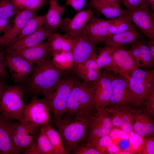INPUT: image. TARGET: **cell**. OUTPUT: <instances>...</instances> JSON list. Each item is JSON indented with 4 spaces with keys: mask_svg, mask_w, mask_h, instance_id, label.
Segmentation results:
<instances>
[{
    "mask_svg": "<svg viewBox=\"0 0 154 154\" xmlns=\"http://www.w3.org/2000/svg\"><path fill=\"white\" fill-rule=\"evenodd\" d=\"M5 85L4 79L0 78V96Z\"/></svg>",
    "mask_w": 154,
    "mask_h": 154,
    "instance_id": "54",
    "label": "cell"
},
{
    "mask_svg": "<svg viewBox=\"0 0 154 154\" xmlns=\"http://www.w3.org/2000/svg\"><path fill=\"white\" fill-rule=\"evenodd\" d=\"M119 151L131 152V145L129 139H120L114 143Z\"/></svg>",
    "mask_w": 154,
    "mask_h": 154,
    "instance_id": "47",
    "label": "cell"
},
{
    "mask_svg": "<svg viewBox=\"0 0 154 154\" xmlns=\"http://www.w3.org/2000/svg\"><path fill=\"white\" fill-rule=\"evenodd\" d=\"M25 91L22 84L5 85L0 96V113L12 120L23 121Z\"/></svg>",
    "mask_w": 154,
    "mask_h": 154,
    "instance_id": "5",
    "label": "cell"
},
{
    "mask_svg": "<svg viewBox=\"0 0 154 154\" xmlns=\"http://www.w3.org/2000/svg\"><path fill=\"white\" fill-rule=\"evenodd\" d=\"M46 42L51 57L58 52L71 51V38H66L58 33H53L47 38Z\"/></svg>",
    "mask_w": 154,
    "mask_h": 154,
    "instance_id": "27",
    "label": "cell"
},
{
    "mask_svg": "<svg viewBox=\"0 0 154 154\" xmlns=\"http://www.w3.org/2000/svg\"><path fill=\"white\" fill-rule=\"evenodd\" d=\"M14 5L18 9H23L24 5L27 0H11Z\"/></svg>",
    "mask_w": 154,
    "mask_h": 154,
    "instance_id": "52",
    "label": "cell"
},
{
    "mask_svg": "<svg viewBox=\"0 0 154 154\" xmlns=\"http://www.w3.org/2000/svg\"><path fill=\"white\" fill-rule=\"evenodd\" d=\"M108 110L112 128L121 129L122 117L121 106H112Z\"/></svg>",
    "mask_w": 154,
    "mask_h": 154,
    "instance_id": "41",
    "label": "cell"
},
{
    "mask_svg": "<svg viewBox=\"0 0 154 154\" xmlns=\"http://www.w3.org/2000/svg\"><path fill=\"white\" fill-rule=\"evenodd\" d=\"M90 113L61 117L52 122L62 139L68 154H70L72 150L79 143L88 138V119Z\"/></svg>",
    "mask_w": 154,
    "mask_h": 154,
    "instance_id": "2",
    "label": "cell"
},
{
    "mask_svg": "<svg viewBox=\"0 0 154 154\" xmlns=\"http://www.w3.org/2000/svg\"><path fill=\"white\" fill-rule=\"evenodd\" d=\"M4 62L15 82L23 84L29 78L35 66L34 63L20 57L5 53Z\"/></svg>",
    "mask_w": 154,
    "mask_h": 154,
    "instance_id": "10",
    "label": "cell"
},
{
    "mask_svg": "<svg viewBox=\"0 0 154 154\" xmlns=\"http://www.w3.org/2000/svg\"><path fill=\"white\" fill-rule=\"evenodd\" d=\"M24 154H54V148L44 131L40 127L37 138L34 144Z\"/></svg>",
    "mask_w": 154,
    "mask_h": 154,
    "instance_id": "28",
    "label": "cell"
},
{
    "mask_svg": "<svg viewBox=\"0 0 154 154\" xmlns=\"http://www.w3.org/2000/svg\"><path fill=\"white\" fill-rule=\"evenodd\" d=\"M102 1L119 4L121 0H99Z\"/></svg>",
    "mask_w": 154,
    "mask_h": 154,
    "instance_id": "55",
    "label": "cell"
},
{
    "mask_svg": "<svg viewBox=\"0 0 154 154\" xmlns=\"http://www.w3.org/2000/svg\"><path fill=\"white\" fill-rule=\"evenodd\" d=\"M97 56L96 53L82 64L75 66L76 67L87 70L100 71L101 69L97 61Z\"/></svg>",
    "mask_w": 154,
    "mask_h": 154,
    "instance_id": "42",
    "label": "cell"
},
{
    "mask_svg": "<svg viewBox=\"0 0 154 154\" xmlns=\"http://www.w3.org/2000/svg\"><path fill=\"white\" fill-rule=\"evenodd\" d=\"M3 36H0V48L3 42Z\"/></svg>",
    "mask_w": 154,
    "mask_h": 154,
    "instance_id": "59",
    "label": "cell"
},
{
    "mask_svg": "<svg viewBox=\"0 0 154 154\" xmlns=\"http://www.w3.org/2000/svg\"><path fill=\"white\" fill-rule=\"evenodd\" d=\"M141 33L135 28L118 33L108 36L103 42L105 46L114 47L132 44L141 37Z\"/></svg>",
    "mask_w": 154,
    "mask_h": 154,
    "instance_id": "23",
    "label": "cell"
},
{
    "mask_svg": "<svg viewBox=\"0 0 154 154\" xmlns=\"http://www.w3.org/2000/svg\"><path fill=\"white\" fill-rule=\"evenodd\" d=\"M117 48L105 46L97 57V61L100 69L104 68L108 72L112 64L113 54Z\"/></svg>",
    "mask_w": 154,
    "mask_h": 154,
    "instance_id": "32",
    "label": "cell"
},
{
    "mask_svg": "<svg viewBox=\"0 0 154 154\" xmlns=\"http://www.w3.org/2000/svg\"><path fill=\"white\" fill-rule=\"evenodd\" d=\"M70 38L71 52L75 66L82 64L96 53L95 46L91 42L84 29L79 34Z\"/></svg>",
    "mask_w": 154,
    "mask_h": 154,
    "instance_id": "12",
    "label": "cell"
},
{
    "mask_svg": "<svg viewBox=\"0 0 154 154\" xmlns=\"http://www.w3.org/2000/svg\"><path fill=\"white\" fill-rule=\"evenodd\" d=\"M132 153L128 151H119L116 153L115 154H132Z\"/></svg>",
    "mask_w": 154,
    "mask_h": 154,
    "instance_id": "56",
    "label": "cell"
},
{
    "mask_svg": "<svg viewBox=\"0 0 154 154\" xmlns=\"http://www.w3.org/2000/svg\"><path fill=\"white\" fill-rule=\"evenodd\" d=\"M94 107L93 89L87 83L77 82L70 94L62 117L90 113Z\"/></svg>",
    "mask_w": 154,
    "mask_h": 154,
    "instance_id": "3",
    "label": "cell"
},
{
    "mask_svg": "<svg viewBox=\"0 0 154 154\" xmlns=\"http://www.w3.org/2000/svg\"><path fill=\"white\" fill-rule=\"evenodd\" d=\"M5 52L20 57L36 64L48 57H51L46 42L22 50Z\"/></svg>",
    "mask_w": 154,
    "mask_h": 154,
    "instance_id": "21",
    "label": "cell"
},
{
    "mask_svg": "<svg viewBox=\"0 0 154 154\" xmlns=\"http://www.w3.org/2000/svg\"><path fill=\"white\" fill-rule=\"evenodd\" d=\"M146 110L151 115H154V90L149 92L145 98L143 104Z\"/></svg>",
    "mask_w": 154,
    "mask_h": 154,
    "instance_id": "43",
    "label": "cell"
},
{
    "mask_svg": "<svg viewBox=\"0 0 154 154\" xmlns=\"http://www.w3.org/2000/svg\"><path fill=\"white\" fill-rule=\"evenodd\" d=\"M48 107L42 98L33 96L31 101L25 105L23 112L24 121L34 125L40 126L47 123H52Z\"/></svg>",
    "mask_w": 154,
    "mask_h": 154,
    "instance_id": "7",
    "label": "cell"
},
{
    "mask_svg": "<svg viewBox=\"0 0 154 154\" xmlns=\"http://www.w3.org/2000/svg\"><path fill=\"white\" fill-rule=\"evenodd\" d=\"M113 142L119 139H129L128 134L120 129L112 128L109 135Z\"/></svg>",
    "mask_w": 154,
    "mask_h": 154,
    "instance_id": "44",
    "label": "cell"
},
{
    "mask_svg": "<svg viewBox=\"0 0 154 154\" xmlns=\"http://www.w3.org/2000/svg\"><path fill=\"white\" fill-rule=\"evenodd\" d=\"M94 11L91 9L81 10L72 19L66 18L60 25L68 37L72 38L79 34L84 29L88 23L93 18Z\"/></svg>",
    "mask_w": 154,
    "mask_h": 154,
    "instance_id": "15",
    "label": "cell"
},
{
    "mask_svg": "<svg viewBox=\"0 0 154 154\" xmlns=\"http://www.w3.org/2000/svg\"><path fill=\"white\" fill-rule=\"evenodd\" d=\"M54 31L43 26L35 32L15 40L3 50L5 53L9 51H17L38 45L48 37Z\"/></svg>",
    "mask_w": 154,
    "mask_h": 154,
    "instance_id": "16",
    "label": "cell"
},
{
    "mask_svg": "<svg viewBox=\"0 0 154 154\" xmlns=\"http://www.w3.org/2000/svg\"><path fill=\"white\" fill-rule=\"evenodd\" d=\"M114 19L93 18L87 23L84 31L94 46L104 42L108 35L110 27Z\"/></svg>",
    "mask_w": 154,
    "mask_h": 154,
    "instance_id": "18",
    "label": "cell"
},
{
    "mask_svg": "<svg viewBox=\"0 0 154 154\" xmlns=\"http://www.w3.org/2000/svg\"><path fill=\"white\" fill-rule=\"evenodd\" d=\"M4 54L3 50L0 49V78L3 79H8L9 77L4 63Z\"/></svg>",
    "mask_w": 154,
    "mask_h": 154,
    "instance_id": "48",
    "label": "cell"
},
{
    "mask_svg": "<svg viewBox=\"0 0 154 154\" xmlns=\"http://www.w3.org/2000/svg\"><path fill=\"white\" fill-rule=\"evenodd\" d=\"M72 154H100L93 144L88 139L82 141L71 151Z\"/></svg>",
    "mask_w": 154,
    "mask_h": 154,
    "instance_id": "38",
    "label": "cell"
},
{
    "mask_svg": "<svg viewBox=\"0 0 154 154\" xmlns=\"http://www.w3.org/2000/svg\"><path fill=\"white\" fill-rule=\"evenodd\" d=\"M44 22V15H35L27 22L17 37L12 42L35 32L43 27Z\"/></svg>",
    "mask_w": 154,
    "mask_h": 154,
    "instance_id": "30",
    "label": "cell"
},
{
    "mask_svg": "<svg viewBox=\"0 0 154 154\" xmlns=\"http://www.w3.org/2000/svg\"><path fill=\"white\" fill-rule=\"evenodd\" d=\"M139 80L150 90L154 89V70L139 68L127 74Z\"/></svg>",
    "mask_w": 154,
    "mask_h": 154,
    "instance_id": "31",
    "label": "cell"
},
{
    "mask_svg": "<svg viewBox=\"0 0 154 154\" xmlns=\"http://www.w3.org/2000/svg\"><path fill=\"white\" fill-rule=\"evenodd\" d=\"M40 127L44 131L52 145L54 154H68L65 149L60 134L51 123L45 124Z\"/></svg>",
    "mask_w": 154,
    "mask_h": 154,
    "instance_id": "29",
    "label": "cell"
},
{
    "mask_svg": "<svg viewBox=\"0 0 154 154\" xmlns=\"http://www.w3.org/2000/svg\"><path fill=\"white\" fill-rule=\"evenodd\" d=\"M137 68L136 62L129 50L117 47L113 54V64L109 72L125 76Z\"/></svg>",
    "mask_w": 154,
    "mask_h": 154,
    "instance_id": "17",
    "label": "cell"
},
{
    "mask_svg": "<svg viewBox=\"0 0 154 154\" xmlns=\"http://www.w3.org/2000/svg\"><path fill=\"white\" fill-rule=\"evenodd\" d=\"M44 3V0H27L24 5L23 9L39 10Z\"/></svg>",
    "mask_w": 154,
    "mask_h": 154,
    "instance_id": "46",
    "label": "cell"
},
{
    "mask_svg": "<svg viewBox=\"0 0 154 154\" xmlns=\"http://www.w3.org/2000/svg\"><path fill=\"white\" fill-rule=\"evenodd\" d=\"M122 1L127 9H133L145 5L143 0H122Z\"/></svg>",
    "mask_w": 154,
    "mask_h": 154,
    "instance_id": "50",
    "label": "cell"
},
{
    "mask_svg": "<svg viewBox=\"0 0 154 154\" xmlns=\"http://www.w3.org/2000/svg\"><path fill=\"white\" fill-rule=\"evenodd\" d=\"M110 78L112 95L109 105L133 107V100L127 79L125 76L107 72Z\"/></svg>",
    "mask_w": 154,
    "mask_h": 154,
    "instance_id": "11",
    "label": "cell"
},
{
    "mask_svg": "<svg viewBox=\"0 0 154 154\" xmlns=\"http://www.w3.org/2000/svg\"><path fill=\"white\" fill-rule=\"evenodd\" d=\"M65 8L59 4L58 0H50L48 11L44 15V26L54 31L59 27Z\"/></svg>",
    "mask_w": 154,
    "mask_h": 154,
    "instance_id": "26",
    "label": "cell"
},
{
    "mask_svg": "<svg viewBox=\"0 0 154 154\" xmlns=\"http://www.w3.org/2000/svg\"><path fill=\"white\" fill-rule=\"evenodd\" d=\"M125 76L127 78L132 98L133 107H141L144 101L150 92L146 85L139 80L128 74Z\"/></svg>",
    "mask_w": 154,
    "mask_h": 154,
    "instance_id": "24",
    "label": "cell"
},
{
    "mask_svg": "<svg viewBox=\"0 0 154 154\" xmlns=\"http://www.w3.org/2000/svg\"><path fill=\"white\" fill-rule=\"evenodd\" d=\"M147 45L151 54L152 56L154 58V39H149L146 42Z\"/></svg>",
    "mask_w": 154,
    "mask_h": 154,
    "instance_id": "53",
    "label": "cell"
},
{
    "mask_svg": "<svg viewBox=\"0 0 154 154\" xmlns=\"http://www.w3.org/2000/svg\"><path fill=\"white\" fill-rule=\"evenodd\" d=\"M63 70L57 67L50 57L37 64L28 79L23 85L33 96L49 93L60 79Z\"/></svg>",
    "mask_w": 154,
    "mask_h": 154,
    "instance_id": "1",
    "label": "cell"
},
{
    "mask_svg": "<svg viewBox=\"0 0 154 154\" xmlns=\"http://www.w3.org/2000/svg\"><path fill=\"white\" fill-rule=\"evenodd\" d=\"M90 86L94 92V108H105L109 105L112 95V87L108 72H102L99 78Z\"/></svg>",
    "mask_w": 154,
    "mask_h": 154,
    "instance_id": "14",
    "label": "cell"
},
{
    "mask_svg": "<svg viewBox=\"0 0 154 154\" xmlns=\"http://www.w3.org/2000/svg\"><path fill=\"white\" fill-rule=\"evenodd\" d=\"M149 114L146 110L144 111L141 108L135 110L133 129L137 134L144 137L154 135V123Z\"/></svg>",
    "mask_w": 154,
    "mask_h": 154,
    "instance_id": "22",
    "label": "cell"
},
{
    "mask_svg": "<svg viewBox=\"0 0 154 154\" xmlns=\"http://www.w3.org/2000/svg\"><path fill=\"white\" fill-rule=\"evenodd\" d=\"M40 131L37 126L23 121L15 123L12 135L15 146L20 153L24 152L35 142Z\"/></svg>",
    "mask_w": 154,
    "mask_h": 154,
    "instance_id": "8",
    "label": "cell"
},
{
    "mask_svg": "<svg viewBox=\"0 0 154 154\" xmlns=\"http://www.w3.org/2000/svg\"><path fill=\"white\" fill-rule=\"evenodd\" d=\"M75 68L76 72L79 77L86 83H92L100 77L102 73L101 70Z\"/></svg>",
    "mask_w": 154,
    "mask_h": 154,
    "instance_id": "39",
    "label": "cell"
},
{
    "mask_svg": "<svg viewBox=\"0 0 154 154\" xmlns=\"http://www.w3.org/2000/svg\"><path fill=\"white\" fill-rule=\"evenodd\" d=\"M134 26L141 33L150 39H154V13L149 6L142 5L124 10Z\"/></svg>",
    "mask_w": 154,
    "mask_h": 154,
    "instance_id": "9",
    "label": "cell"
},
{
    "mask_svg": "<svg viewBox=\"0 0 154 154\" xmlns=\"http://www.w3.org/2000/svg\"><path fill=\"white\" fill-rule=\"evenodd\" d=\"M93 145L100 154H115L119 151L109 135L101 137Z\"/></svg>",
    "mask_w": 154,
    "mask_h": 154,
    "instance_id": "35",
    "label": "cell"
},
{
    "mask_svg": "<svg viewBox=\"0 0 154 154\" xmlns=\"http://www.w3.org/2000/svg\"><path fill=\"white\" fill-rule=\"evenodd\" d=\"M66 4L76 11L81 10L86 4V0H66Z\"/></svg>",
    "mask_w": 154,
    "mask_h": 154,
    "instance_id": "49",
    "label": "cell"
},
{
    "mask_svg": "<svg viewBox=\"0 0 154 154\" xmlns=\"http://www.w3.org/2000/svg\"><path fill=\"white\" fill-rule=\"evenodd\" d=\"M88 139L93 144L101 137L109 135L112 128L108 108H94L88 119Z\"/></svg>",
    "mask_w": 154,
    "mask_h": 154,
    "instance_id": "6",
    "label": "cell"
},
{
    "mask_svg": "<svg viewBox=\"0 0 154 154\" xmlns=\"http://www.w3.org/2000/svg\"><path fill=\"white\" fill-rule=\"evenodd\" d=\"M21 10L17 8L11 0H0V17L11 19Z\"/></svg>",
    "mask_w": 154,
    "mask_h": 154,
    "instance_id": "37",
    "label": "cell"
},
{
    "mask_svg": "<svg viewBox=\"0 0 154 154\" xmlns=\"http://www.w3.org/2000/svg\"><path fill=\"white\" fill-rule=\"evenodd\" d=\"M128 135L131 152L133 153H141L143 146L144 137L139 135L133 130Z\"/></svg>",
    "mask_w": 154,
    "mask_h": 154,
    "instance_id": "40",
    "label": "cell"
},
{
    "mask_svg": "<svg viewBox=\"0 0 154 154\" xmlns=\"http://www.w3.org/2000/svg\"><path fill=\"white\" fill-rule=\"evenodd\" d=\"M149 4L151 5V9L152 10H154V0H150Z\"/></svg>",
    "mask_w": 154,
    "mask_h": 154,
    "instance_id": "57",
    "label": "cell"
},
{
    "mask_svg": "<svg viewBox=\"0 0 154 154\" xmlns=\"http://www.w3.org/2000/svg\"><path fill=\"white\" fill-rule=\"evenodd\" d=\"M89 9H93L100 12L106 18L113 19L121 17L126 14L124 10L119 7V4L90 0L88 5Z\"/></svg>",
    "mask_w": 154,
    "mask_h": 154,
    "instance_id": "25",
    "label": "cell"
},
{
    "mask_svg": "<svg viewBox=\"0 0 154 154\" xmlns=\"http://www.w3.org/2000/svg\"><path fill=\"white\" fill-rule=\"evenodd\" d=\"M131 44V48L129 50L135 60L138 68L153 69L154 58L145 40L141 37Z\"/></svg>",
    "mask_w": 154,
    "mask_h": 154,
    "instance_id": "20",
    "label": "cell"
},
{
    "mask_svg": "<svg viewBox=\"0 0 154 154\" xmlns=\"http://www.w3.org/2000/svg\"><path fill=\"white\" fill-rule=\"evenodd\" d=\"M77 79L71 76L60 78L51 92L44 96L52 117V122L62 117L65 110L68 100Z\"/></svg>",
    "mask_w": 154,
    "mask_h": 154,
    "instance_id": "4",
    "label": "cell"
},
{
    "mask_svg": "<svg viewBox=\"0 0 154 154\" xmlns=\"http://www.w3.org/2000/svg\"><path fill=\"white\" fill-rule=\"evenodd\" d=\"M39 10H20L16 15L3 36V42L0 49L3 50L13 41L29 20L36 15Z\"/></svg>",
    "mask_w": 154,
    "mask_h": 154,
    "instance_id": "13",
    "label": "cell"
},
{
    "mask_svg": "<svg viewBox=\"0 0 154 154\" xmlns=\"http://www.w3.org/2000/svg\"><path fill=\"white\" fill-rule=\"evenodd\" d=\"M135 27L132 24L129 16L126 14L121 17L114 19L110 26L108 36L121 33Z\"/></svg>",
    "mask_w": 154,
    "mask_h": 154,
    "instance_id": "34",
    "label": "cell"
},
{
    "mask_svg": "<svg viewBox=\"0 0 154 154\" xmlns=\"http://www.w3.org/2000/svg\"><path fill=\"white\" fill-rule=\"evenodd\" d=\"M122 119L121 129L129 134L133 130L135 110L130 106H121Z\"/></svg>",
    "mask_w": 154,
    "mask_h": 154,
    "instance_id": "36",
    "label": "cell"
},
{
    "mask_svg": "<svg viewBox=\"0 0 154 154\" xmlns=\"http://www.w3.org/2000/svg\"><path fill=\"white\" fill-rule=\"evenodd\" d=\"M11 19H6L0 17V33L5 31L11 23Z\"/></svg>",
    "mask_w": 154,
    "mask_h": 154,
    "instance_id": "51",
    "label": "cell"
},
{
    "mask_svg": "<svg viewBox=\"0 0 154 154\" xmlns=\"http://www.w3.org/2000/svg\"><path fill=\"white\" fill-rule=\"evenodd\" d=\"M150 0H143L144 4L149 6V4Z\"/></svg>",
    "mask_w": 154,
    "mask_h": 154,
    "instance_id": "58",
    "label": "cell"
},
{
    "mask_svg": "<svg viewBox=\"0 0 154 154\" xmlns=\"http://www.w3.org/2000/svg\"><path fill=\"white\" fill-rule=\"evenodd\" d=\"M52 57V60L54 65L63 70L71 69L74 66L71 51L58 52L54 54Z\"/></svg>",
    "mask_w": 154,
    "mask_h": 154,
    "instance_id": "33",
    "label": "cell"
},
{
    "mask_svg": "<svg viewBox=\"0 0 154 154\" xmlns=\"http://www.w3.org/2000/svg\"><path fill=\"white\" fill-rule=\"evenodd\" d=\"M141 154H154V137L145 139L142 150Z\"/></svg>",
    "mask_w": 154,
    "mask_h": 154,
    "instance_id": "45",
    "label": "cell"
},
{
    "mask_svg": "<svg viewBox=\"0 0 154 154\" xmlns=\"http://www.w3.org/2000/svg\"><path fill=\"white\" fill-rule=\"evenodd\" d=\"M0 154H1V152H0Z\"/></svg>",
    "mask_w": 154,
    "mask_h": 154,
    "instance_id": "60",
    "label": "cell"
},
{
    "mask_svg": "<svg viewBox=\"0 0 154 154\" xmlns=\"http://www.w3.org/2000/svg\"><path fill=\"white\" fill-rule=\"evenodd\" d=\"M12 120L0 113V152L1 154H20L12 139L15 123Z\"/></svg>",
    "mask_w": 154,
    "mask_h": 154,
    "instance_id": "19",
    "label": "cell"
}]
</instances>
